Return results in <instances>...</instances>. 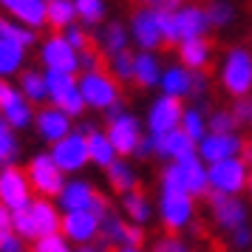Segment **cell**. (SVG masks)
Instances as JSON below:
<instances>
[{
  "instance_id": "7dc6e473",
  "label": "cell",
  "mask_w": 252,
  "mask_h": 252,
  "mask_svg": "<svg viewBox=\"0 0 252 252\" xmlns=\"http://www.w3.org/2000/svg\"><path fill=\"white\" fill-rule=\"evenodd\" d=\"M153 252H190V250H187L179 238H173L170 235V238H159L156 241V244H153Z\"/></svg>"
},
{
  "instance_id": "4dcf8cb0",
  "label": "cell",
  "mask_w": 252,
  "mask_h": 252,
  "mask_svg": "<svg viewBox=\"0 0 252 252\" xmlns=\"http://www.w3.org/2000/svg\"><path fill=\"white\" fill-rule=\"evenodd\" d=\"M122 207H125L127 218H130L133 224H148L150 204H148V198H145V193H142L139 187H133V190H127V193L122 195Z\"/></svg>"
},
{
  "instance_id": "5bb4252c",
  "label": "cell",
  "mask_w": 252,
  "mask_h": 252,
  "mask_svg": "<svg viewBox=\"0 0 252 252\" xmlns=\"http://www.w3.org/2000/svg\"><path fill=\"white\" fill-rule=\"evenodd\" d=\"M32 125H34V133L43 142L54 145V142H60L63 136L71 133V116L65 111H60L57 105H48V108H40L34 114V122Z\"/></svg>"
},
{
  "instance_id": "d6986e66",
  "label": "cell",
  "mask_w": 252,
  "mask_h": 252,
  "mask_svg": "<svg viewBox=\"0 0 252 252\" xmlns=\"http://www.w3.org/2000/svg\"><path fill=\"white\" fill-rule=\"evenodd\" d=\"M173 20H176V37H179V43L193 40V37H204V32L210 29L207 12L198 9V6H179L173 12Z\"/></svg>"
},
{
  "instance_id": "7c38bea8",
  "label": "cell",
  "mask_w": 252,
  "mask_h": 252,
  "mask_svg": "<svg viewBox=\"0 0 252 252\" xmlns=\"http://www.w3.org/2000/svg\"><path fill=\"white\" fill-rule=\"evenodd\" d=\"M40 60L46 68L54 71H80V63H77V48L71 46L63 34H51L48 40H43L40 46Z\"/></svg>"
},
{
  "instance_id": "8d00e7d4",
  "label": "cell",
  "mask_w": 252,
  "mask_h": 252,
  "mask_svg": "<svg viewBox=\"0 0 252 252\" xmlns=\"http://www.w3.org/2000/svg\"><path fill=\"white\" fill-rule=\"evenodd\" d=\"M111 74L116 77V82H133V54L127 48L111 57Z\"/></svg>"
},
{
  "instance_id": "f907efd6",
  "label": "cell",
  "mask_w": 252,
  "mask_h": 252,
  "mask_svg": "<svg viewBox=\"0 0 252 252\" xmlns=\"http://www.w3.org/2000/svg\"><path fill=\"white\" fill-rule=\"evenodd\" d=\"M136 156L139 159H148V156H156L153 153V136H142L136 145Z\"/></svg>"
},
{
  "instance_id": "836d02e7",
  "label": "cell",
  "mask_w": 252,
  "mask_h": 252,
  "mask_svg": "<svg viewBox=\"0 0 252 252\" xmlns=\"http://www.w3.org/2000/svg\"><path fill=\"white\" fill-rule=\"evenodd\" d=\"M46 88H48V99L54 102L57 96H63L65 91L77 88V77L71 71H54V68H46Z\"/></svg>"
},
{
  "instance_id": "680465c9",
  "label": "cell",
  "mask_w": 252,
  "mask_h": 252,
  "mask_svg": "<svg viewBox=\"0 0 252 252\" xmlns=\"http://www.w3.org/2000/svg\"><path fill=\"white\" fill-rule=\"evenodd\" d=\"M250 122H252V102H250Z\"/></svg>"
},
{
  "instance_id": "f6af8a7d",
  "label": "cell",
  "mask_w": 252,
  "mask_h": 252,
  "mask_svg": "<svg viewBox=\"0 0 252 252\" xmlns=\"http://www.w3.org/2000/svg\"><path fill=\"white\" fill-rule=\"evenodd\" d=\"M0 252H26V238H20L17 232H9L0 238Z\"/></svg>"
},
{
  "instance_id": "681fc988",
  "label": "cell",
  "mask_w": 252,
  "mask_h": 252,
  "mask_svg": "<svg viewBox=\"0 0 252 252\" xmlns=\"http://www.w3.org/2000/svg\"><path fill=\"white\" fill-rule=\"evenodd\" d=\"M232 241H235V247H250V241H252V232L247 224H238V227L232 229Z\"/></svg>"
},
{
  "instance_id": "c3c4849f",
  "label": "cell",
  "mask_w": 252,
  "mask_h": 252,
  "mask_svg": "<svg viewBox=\"0 0 252 252\" xmlns=\"http://www.w3.org/2000/svg\"><path fill=\"white\" fill-rule=\"evenodd\" d=\"M142 3L150 6V9H156V12H176L182 6V0H142Z\"/></svg>"
},
{
  "instance_id": "e575fe53",
  "label": "cell",
  "mask_w": 252,
  "mask_h": 252,
  "mask_svg": "<svg viewBox=\"0 0 252 252\" xmlns=\"http://www.w3.org/2000/svg\"><path fill=\"white\" fill-rule=\"evenodd\" d=\"M74 9H77V17H80L82 26H99L105 20V0H74Z\"/></svg>"
},
{
  "instance_id": "74e56055",
  "label": "cell",
  "mask_w": 252,
  "mask_h": 252,
  "mask_svg": "<svg viewBox=\"0 0 252 252\" xmlns=\"http://www.w3.org/2000/svg\"><path fill=\"white\" fill-rule=\"evenodd\" d=\"M51 105H57L60 111H65L68 116H80L82 111H85V99H82L80 88H71V91H65L63 96H57Z\"/></svg>"
},
{
  "instance_id": "b9f144b4",
  "label": "cell",
  "mask_w": 252,
  "mask_h": 252,
  "mask_svg": "<svg viewBox=\"0 0 252 252\" xmlns=\"http://www.w3.org/2000/svg\"><path fill=\"white\" fill-rule=\"evenodd\" d=\"M77 63H80L82 71H96V68H102V51H99V48L91 43L88 48L77 51Z\"/></svg>"
},
{
  "instance_id": "5b68a950",
  "label": "cell",
  "mask_w": 252,
  "mask_h": 252,
  "mask_svg": "<svg viewBox=\"0 0 252 252\" xmlns=\"http://www.w3.org/2000/svg\"><path fill=\"white\" fill-rule=\"evenodd\" d=\"M0 116L14 127V130H26L34 122V105L23 96V91L12 85L6 77H0Z\"/></svg>"
},
{
  "instance_id": "8fae6325",
  "label": "cell",
  "mask_w": 252,
  "mask_h": 252,
  "mask_svg": "<svg viewBox=\"0 0 252 252\" xmlns=\"http://www.w3.org/2000/svg\"><path fill=\"white\" fill-rule=\"evenodd\" d=\"M207 182L213 190H221V193H238L241 187L247 184V164L238 159H227L213 161V167L207 170Z\"/></svg>"
},
{
  "instance_id": "d590c367",
  "label": "cell",
  "mask_w": 252,
  "mask_h": 252,
  "mask_svg": "<svg viewBox=\"0 0 252 252\" xmlns=\"http://www.w3.org/2000/svg\"><path fill=\"white\" fill-rule=\"evenodd\" d=\"M17 153H20L17 133H14V127L0 116V167H3V164H9V161H14V159H17Z\"/></svg>"
},
{
  "instance_id": "30bf717a",
  "label": "cell",
  "mask_w": 252,
  "mask_h": 252,
  "mask_svg": "<svg viewBox=\"0 0 252 252\" xmlns=\"http://www.w3.org/2000/svg\"><path fill=\"white\" fill-rule=\"evenodd\" d=\"M60 232L71 244H88L99 238V216L94 210H65L60 218Z\"/></svg>"
},
{
  "instance_id": "7bdbcfd3",
  "label": "cell",
  "mask_w": 252,
  "mask_h": 252,
  "mask_svg": "<svg viewBox=\"0 0 252 252\" xmlns=\"http://www.w3.org/2000/svg\"><path fill=\"white\" fill-rule=\"evenodd\" d=\"M207 127H210V133H232L235 130V119L227 111H216L207 119Z\"/></svg>"
},
{
  "instance_id": "f1b7e54d",
  "label": "cell",
  "mask_w": 252,
  "mask_h": 252,
  "mask_svg": "<svg viewBox=\"0 0 252 252\" xmlns=\"http://www.w3.org/2000/svg\"><path fill=\"white\" fill-rule=\"evenodd\" d=\"M105 170H108V184H111V190H114V193L125 195L127 190L139 187V184H136V173H133V167H130L125 159H114Z\"/></svg>"
},
{
  "instance_id": "4fadbf2b",
  "label": "cell",
  "mask_w": 252,
  "mask_h": 252,
  "mask_svg": "<svg viewBox=\"0 0 252 252\" xmlns=\"http://www.w3.org/2000/svg\"><path fill=\"white\" fill-rule=\"evenodd\" d=\"M224 85L235 96H244L252 88V57L244 48L229 51L227 65H224Z\"/></svg>"
},
{
  "instance_id": "db71d44e",
  "label": "cell",
  "mask_w": 252,
  "mask_h": 252,
  "mask_svg": "<svg viewBox=\"0 0 252 252\" xmlns=\"http://www.w3.org/2000/svg\"><path fill=\"white\" fill-rule=\"evenodd\" d=\"M238 150H241V153H244V164L250 167V164H252V139H241Z\"/></svg>"
},
{
  "instance_id": "e0dca14e",
  "label": "cell",
  "mask_w": 252,
  "mask_h": 252,
  "mask_svg": "<svg viewBox=\"0 0 252 252\" xmlns=\"http://www.w3.org/2000/svg\"><path fill=\"white\" fill-rule=\"evenodd\" d=\"M204 195L210 198L213 216H216V221L224 229H235L238 224H244L247 213H244V204H241L238 198H232L229 193H221V190H213V187H210Z\"/></svg>"
},
{
  "instance_id": "9f6ffc18",
  "label": "cell",
  "mask_w": 252,
  "mask_h": 252,
  "mask_svg": "<svg viewBox=\"0 0 252 252\" xmlns=\"http://www.w3.org/2000/svg\"><path fill=\"white\" fill-rule=\"evenodd\" d=\"M116 252H142L139 247H116Z\"/></svg>"
},
{
  "instance_id": "d6a6232c",
  "label": "cell",
  "mask_w": 252,
  "mask_h": 252,
  "mask_svg": "<svg viewBox=\"0 0 252 252\" xmlns=\"http://www.w3.org/2000/svg\"><path fill=\"white\" fill-rule=\"evenodd\" d=\"M0 37H9V40L20 43V46H26V48L37 43V32L34 29L17 23V20H12V17H0Z\"/></svg>"
},
{
  "instance_id": "9a60e30c",
  "label": "cell",
  "mask_w": 252,
  "mask_h": 252,
  "mask_svg": "<svg viewBox=\"0 0 252 252\" xmlns=\"http://www.w3.org/2000/svg\"><path fill=\"white\" fill-rule=\"evenodd\" d=\"M182 102H179V96H170V94H164L159 96L156 102L150 105V114H148V127L153 136H159V133H167L173 127H179L182 122Z\"/></svg>"
},
{
  "instance_id": "ab89813d",
  "label": "cell",
  "mask_w": 252,
  "mask_h": 252,
  "mask_svg": "<svg viewBox=\"0 0 252 252\" xmlns=\"http://www.w3.org/2000/svg\"><path fill=\"white\" fill-rule=\"evenodd\" d=\"M68 244L71 241L63 232H51V235H43L34 241V252H74Z\"/></svg>"
},
{
  "instance_id": "6f0895ef",
  "label": "cell",
  "mask_w": 252,
  "mask_h": 252,
  "mask_svg": "<svg viewBox=\"0 0 252 252\" xmlns=\"http://www.w3.org/2000/svg\"><path fill=\"white\" fill-rule=\"evenodd\" d=\"M250 193H252V167H250Z\"/></svg>"
},
{
  "instance_id": "ee69618b",
  "label": "cell",
  "mask_w": 252,
  "mask_h": 252,
  "mask_svg": "<svg viewBox=\"0 0 252 252\" xmlns=\"http://www.w3.org/2000/svg\"><path fill=\"white\" fill-rule=\"evenodd\" d=\"M63 37H65L71 46L77 48V51H82V48L91 46V34H88V32L82 29V26H77V23H71L68 29H63Z\"/></svg>"
},
{
  "instance_id": "ffe728a7",
  "label": "cell",
  "mask_w": 252,
  "mask_h": 252,
  "mask_svg": "<svg viewBox=\"0 0 252 252\" xmlns=\"http://www.w3.org/2000/svg\"><path fill=\"white\" fill-rule=\"evenodd\" d=\"M96 195L99 193L94 190V184H88L85 179H71V182L63 184V190L57 195V204L63 210H91Z\"/></svg>"
},
{
  "instance_id": "ba28073f",
  "label": "cell",
  "mask_w": 252,
  "mask_h": 252,
  "mask_svg": "<svg viewBox=\"0 0 252 252\" xmlns=\"http://www.w3.org/2000/svg\"><path fill=\"white\" fill-rule=\"evenodd\" d=\"M105 133H108V139H111L116 156H133L139 139L145 136L139 119L133 114H125V111H122L119 116H114V119H108V130H105Z\"/></svg>"
},
{
  "instance_id": "7402d4cb",
  "label": "cell",
  "mask_w": 252,
  "mask_h": 252,
  "mask_svg": "<svg viewBox=\"0 0 252 252\" xmlns=\"http://www.w3.org/2000/svg\"><path fill=\"white\" fill-rule=\"evenodd\" d=\"M241 139H235L232 133H210L198 142V153L204 156V161H221L232 156L238 150Z\"/></svg>"
},
{
  "instance_id": "f546056e",
  "label": "cell",
  "mask_w": 252,
  "mask_h": 252,
  "mask_svg": "<svg viewBox=\"0 0 252 252\" xmlns=\"http://www.w3.org/2000/svg\"><path fill=\"white\" fill-rule=\"evenodd\" d=\"M71 23H77V9H74V0H51L46 6V26L51 29H68Z\"/></svg>"
},
{
  "instance_id": "8992f818",
  "label": "cell",
  "mask_w": 252,
  "mask_h": 252,
  "mask_svg": "<svg viewBox=\"0 0 252 252\" xmlns=\"http://www.w3.org/2000/svg\"><path fill=\"white\" fill-rule=\"evenodd\" d=\"M51 159L57 161V167L63 173H80L85 164H88V142H85V133L80 130H71L68 136H63L60 142L51 145Z\"/></svg>"
},
{
  "instance_id": "91938a15",
  "label": "cell",
  "mask_w": 252,
  "mask_h": 252,
  "mask_svg": "<svg viewBox=\"0 0 252 252\" xmlns=\"http://www.w3.org/2000/svg\"><path fill=\"white\" fill-rule=\"evenodd\" d=\"M46 3H51V0H46Z\"/></svg>"
},
{
  "instance_id": "f5cc1de1",
  "label": "cell",
  "mask_w": 252,
  "mask_h": 252,
  "mask_svg": "<svg viewBox=\"0 0 252 252\" xmlns=\"http://www.w3.org/2000/svg\"><path fill=\"white\" fill-rule=\"evenodd\" d=\"M232 119H235V125L247 122V119H250V102H244V99H241V102L232 108Z\"/></svg>"
},
{
  "instance_id": "11a10c76",
  "label": "cell",
  "mask_w": 252,
  "mask_h": 252,
  "mask_svg": "<svg viewBox=\"0 0 252 252\" xmlns=\"http://www.w3.org/2000/svg\"><path fill=\"white\" fill-rule=\"evenodd\" d=\"M77 252H105V247L102 244H96V241H88V244H80Z\"/></svg>"
},
{
  "instance_id": "4316f807",
  "label": "cell",
  "mask_w": 252,
  "mask_h": 252,
  "mask_svg": "<svg viewBox=\"0 0 252 252\" xmlns=\"http://www.w3.org/2000/svg\"><path fill=\"white\" fill-rule=\"evenodd\" d=\"M85 142H88V159H91L96 167H108V164L116 159V150H114V145H111L108 133H102V130L94 127L91 133H85Z\"/></svg>"
},
{
  "instance_id": "6da1fadb",
  "label": "cell",
  "mask_w": 252,
  "mask_h": 252,
  "mask_svg": "<svg viewBox=\"0 0 252 252\" xmlns=\"http://www.w3.org/2000/svg\"><path fill=\"white\" fill-rule=\"evenodd\" d=\"M60 210L48 198H32L23 210H14L12 213V229L26 241H37L43 235L60 232Z\"/></svg>"
},
{
  "instance_id": "603a6c76",
  "label": "cell",
  "mask_w": 252,
  "mask_h": 252,
  "mask_svg": "<svg viewBox=\"0 0 252 252\" xmlns=\"http://www.w3.org/2000/svg\"><path fill=\"white\" fill-rule=\"evenodd\" d=\"M26 63V46L14 43L9 37H0V77H14L23 71Z\"/></svg>"
},
{
  "instance_id": "44dd1931",
  "label": "cell",
  "mask_w": 252,
  "mask_h": 252,
  "mask_svg": "<svg viewBox=\"0 0 252 252\" xmlns=\"http://www.w3.org/2000/svg\"><path fill=\"white\" fill-rule=\"evenodd\" d=\"M176 167H179V176H182L184 190H187L190 195H204L207 190H210V182H207L204 164L195 159V156L179 159V161H176Z\"/></svg>"
},
{
  "instance_id": "bcb514c9",
  "label": "cell",
  "mask_w": 252,
  "mask_h": 252,
  "mask_svg": "<svg viewBox=\"0 0 252 252\" xmlns=\"http://www.w3.org/2000/svg\"><path fill=\"white\" fill-rule=\"evenodd\" d=\"M190 96H195V99H201L207 94V77L201 74V71H190Z\"/></svg>"
},
{
  "instance_id": "f35d334b",
  "label": "cell",
  "mask_w": 252,
  "mask_h": 252,
  "mask_svg": "<svg viewBox=\"0 0 252 252\" xmlns=\"http://www.w3.org/2000/svg\"><path fill=\"white\" fill-rule=\"evenodd\" d=\"M182 130L193 139V142H201V139H204V116H201V111H184L182 114Z\"/></svg>"
},
{
  "instance_id": "7a4b0ae2",
  "label": "cell",
  "mask_w": 252,
  "mask_h": 252,
  "mask_svg": "<svg viewBox=\"0 0 252 252\" xmlns=\"http://www.w3.org/2000/svg\"><path fill=\"white\" fill-rule=\"evenodd\" d=\"M77 88L85 99V108H94V111H105L119 99V82L105 68L82 71V77L77 80Z\"/></svg>"
},
{
  "instance_id": "484cf974",
  "label": "cell",
  "mask_w": 252,
  "mask_h": 252,
  "mask_svg": "<svg viewBox=\"0 0 252 252\" xmlns=\"http://www.w3.org/2000/svg\"><path fill=\"white\" fill-rule=\"evenodd\" d=\"M17 88L23 91V96L32 105H43L48 99V88H46V71H37V68H26L20 71V82Z\"/></svg>"
},
{
  "instance_id": "2e32d148",
  "label": "cell",
  "mask_w": 252,
  "mask_h": 252,
  "mask_svg": "<svg viewBox=\"0 0 252 252\" xmlns=\"http://www.w3.org/2000/svg\"><path fill=\"white\" fill-rule=\"evenodd\" d=\"M153 136V133H150ZM153 153L161 156V159H187V156H195V142L187 133H184L182 127H173L167 133H159V136H153Z\"/></svg>"
},
{
  "instance_id": "ac0fdd59",
  "label": "cell",
  "mask_w": 252,
  "mask_h": 252,
  "mask_svg": "<svg viewBox=\"0 0 252 252\" xmlns=\"http://www.w3.org/2000/svg\"><path fill=\"white\" fill-rule=\"evenodd\" d=\"M46 0H0V9L14 17L17 23L29 26V29H43L46 26Z\"/></svg>"
},
{
  "instance_id": "cb8c5ba5",
  "label": "cell",
  "mask_w": 252,
  "mask_h": 252,
  "mask_svg": "<svg viewBox=\"0 0 252 252\" xmlns=\"http://www.w3.org/2000/svg\"><path fill=\"white\" fill-rule=\"evenodd\" d=\"M159 80H161L159 60L153 57L150 51L133 54V82L139 88H153V85H159Z\"/></svg>"
},
{
  "instance_id": "d4e9b609",
  "label": "cell",
  "mask_w": 252,
  "mask_h": 252,
  "mask_svg": "<svg viewBox=\"0 0 252 252\" xmlns=\"http://www.w3.org/2000/svg\"><path fill=\"white\" fill-rule=\"evenodd\" d=\"M179 60L187 71H201L210 60V43L204 37H193V40H184L179 46Z\"/></svg>"
},
{
  "instance_id": "60d3db41",
  "label": "cell",
  "mask_w": 252,
  "mask_h": 252,
  "mask_svg": "<svg viewBox=\"0 0 252 252\" xmlns=\"http://www.w3.org/2000/svg\"><path fill=\"white\" fill-rule=\"evenodd\" d=\"M204 12H207L210 26H227L229 20H232V6H229V3H224V0H213Z\"/></svg>"
},
{
  "instance_id": "3957f363",
  "label": "cell",
  "mask_w": 252,
  "mask_h": 252,
  "mask_svg": "<svg viewBox=\"0 0 252 252\" xmlns=\"http://www.w3.org/2000/svg\"><path fill=\"white\" fill-rule=\"evenodd\" d=\"M23 170L29 176L32 190L40 198H57L63 184H65V173L57 167V161L51 159V153H34Z\"/></svg>"
},
{
  "instance_id": "83f0119b",
  "label": "cell",
  "mask_w": 252,
  "mask_h": 252,
  "mask_svg": "<svg viewBox=\"0 0 252 252\" xmlns=\"http://www.w3.org/2000/svg\"><path fill=\"white\" fill-rule=\"evenodd\" d=\"M96 48L102 51L105 57H114L116 51L127 48V32L122 23H105L102 32L96 34Z\"/></svg>"
},
{
  "instance_id": "52a82bcc",
  "label": "cell",
  "mask_w": 252,
  "mask_h": 252,
  "mask_svg": "<svg viewBox=\"0 0 252 252\" xmlns=\"http://www.w3.org/2000/svg\"><path fill=\"white\" fill-rule=\"evenodd\" d=\"M159 216L164 229H182L190 218H193V195L184 190H173V187H161V201H159Z\"/></svg>"
},
{
  "instance_id": "1f68e13d",
  "label": "cell",
  "mask_w": 252,
  "mask_h": 252,
  "mask_svg": "<svg viewBox=\"0 0 252 252\" xmlns=\"http://www.w3.org/2000/svg\"><path fill=\"white\" fill-rule=\"evenodd\" d=\"M159 82H161V91L164 94H170V96H187V91H190V71L173 65V68L161 71Z\"/></svg>"
},
{
  "instance_id": "9c48e42d",
  "label": "cell",
  "mask_w": 252,
  "mask_h": 252,
  "mask_svg": "<svg viewBox=\"0 0 252 252\" xmlns=\"http://www.w3.org/2000/svg\"><path fill=\"white\" fill-rule=\"evenodd\" d=\"M130 34H133V40H136V46L142 51H153V48L164 46L159 12L150 9V6H139L136 12L130 14Z\"/></svg>"
},
{
  "instance_id": "277c9868",
  "label": "cell",
  "mask_w": 252,
  "mask_h": 252,
  "mask_svg": "<svg viewBox=\"0 0 252 252\" xmlns=\"http://www.w3.org/2000/svg\"><path fill=\"white\" fill-rule=\"evenodd\" d=\"M32 198H34V190L23 167H17L14 161L3 164L0 167V204L14 213V210H23Z\"/></svg>"
},
{
  "instance_id": "816d5d0a",
  "label": "cell",
  "mask_w": 252,
  "mask_h": 252,
  "mask_svg": "<svg viewBox=\"0 0 252 252\" xmlns=\"http://www.w3.org/2000/svg\"><path fill=\"white\" fill-rule=\"evenodd\" d=\"M9 232H12V210H6L0 204V238L9 235Z\"/></svg>"
}]
</instances>
